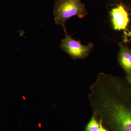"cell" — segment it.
I'll return each instance as SVG.
<instances>
[{
	"label": "cell",
	"instance_id": "6",
	"mask_svg": "<svg viewBox=\"0 0 131 131\" xmlns=\"http://www.w3.org/2000/svg\"><path fill=\"white\" fill-rule=\"evenodd\" d=\"M100 123V127L99 128V130L98 131H107L106 130L104 127H103V125H102V120H101Z\"/></svg>",
	"mask_w": 131,
	"mask_h": 131
},
{
	"label": "cell",
	"instance_id": "2",
	"mask_svg": "<svg viewBox=\"0 0 131 131\" xmlns=\"http://www.w3.org/2000/svg\"><path fill=\"white\" fill-rule=\"evenodd\" d=\"M65 34V38L61 41V45L64 51L74 59L84 58L88 56L93 48V44L89 43L87 45H83L80 41L73 39L67 32Z\"/></svg>",
	"mask_w": 131,
	"mask_h": 131
},
{
	"label": "cell",
	"instance_id": "1",
	"mask_svg": "<svg viewBox=\"0 0 131 131\" xmlns=\"http://www.w3.org/2000/svg\"><path fill=\"white\" fill-rule=\"evenodd\" d=\"M54 14L55 23L62 27L66 32V21L74 16L82 18L88 12L81 0H57L54 3Z\"/></svg>",
	"mask_w": 131,
	"mask_h": 131
},
{
	"label": "cell",
	"instance_id": "3",
	"mask_svg": "<svg viewBox=\"0 0 131 131\" xmlns=\"http://www.w3.org/2000/svg\"><path fill=\"white\" fill-rule=\"evenodd\" d=\"M110 15L114 30L120 31L126 29L130 20L128 13L123 5H119L114 8Z\"/></svg>",
	"mask_w": 131,
	"mask_h": 131
},
{
	"label": "cell",
	"instance_id": "5",
	"mask_svg": "<svg viewBox=\"0 0 131 131\" xmlns=\"http://www.w3.org/2000/svg\"><path fill=\"white\" fill-rule=\"evenodd\" d=\"M100 125L95 119V117H92L91 120L88 124L87 127V131H98L100 128Z\"/></svg>",
	"mask_w": 131,
	"mask_h": 131
},
{
	"label": "cell",
	"instance_id": "4",
	"mask_svg": "<svg viewBox=\"0 0 131 131\" xmlns=\"http://www.w3.org/2000/svg\"><path fill=\"white\" fill-rule=\"evenodd\" d=\"M120 63L127 73H131V50L120 45L119 54Z\"/></svg>",
	"mask_w": 131,
	"mask_h": 131
}]
</instances>
